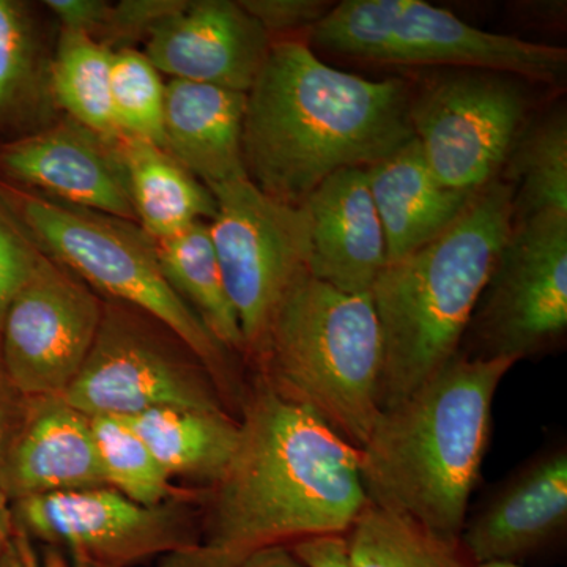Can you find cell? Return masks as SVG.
<instances>
[{
	"label": "cell",
	"mask_w": 567,
	"mask_h": 567,
	"mask_svg": "<svg viewBox=\"0 0 567 567\" xmlns=\"http://www.w3.org/2000/svg\"><path fill=\"white\" fill-rule=\"evenodd\" d=\"M118 144L137 226L153 241L167 240L194 223L215 218L210 189L163 147L132 137H121Z\"/></svg>",
	"instance_id": "cell-22"
},
{
	"label": "cell",
	"mask_w": 567,
	"mask_h": 567,
	"mask_svg": "<svg viewBox=\"0 0 567 567\" xmlns=\"http://www.w3.org/2000/svg\"><path fill=\"white\" fill-rule=\"evenodd\" d=\"M91 421L104 486L144 506L182 498L171 476L132 425L115 416H95Z\"/></svg>",
	"instance_id": "cell-28"
},
{
	"label": "cell",
	"mask_w": 567,
	"mask_h": 567,
	"mask_svg": "<svg viewBox=\"0 0 567 567\" xmlns=\"http://www.w3.org/2000/svg\"><path fill=\"white\" fill-rule=\"evenodd\" d=\"M188 499L144 506L107 486L29 496L11 503L14 525L58 551L70 567H133L196 543Z\"/></svg>",
	"instance_id": "cell-11"
},
{
	"label": "cell",
	"mask_w": 567,
	"mask_h": 567,
	"mask_svg": "<svg viewBox=\"0 0 567 567\" xmlns=\"http://www.w3.org/2000/svg\"><path fill=\"white\" fill-rule=\"evenodd\" d=\"M52 55L31 3L0 0V142L58 121Z\"/></svg>",
	"instance_id": "cell-21"
},
{
	"label": "cell",
	"mask_w": 567,
	"mask_h": 567,
	"mask_svg": "<svg viewBox=\"0 0 567 567\" xmlns=\"http://www.w3.org/2000/svg\"><path fill=\"white\" fill-rule=\"evenodd\" d=\"M167 281L229 352L245 354V339L213 248L207 221L155 241Z\"/></svg>",
	"instance_id": "cell-24"
},
{
	"label": "cell",
	"mask_w": 567,
	"mask_h": 567,
	"mask_svg": "<svg viewBox=\"0 0 567 567\" xmlns=\"http://www.w3.org/2000/svg\"><path fill=\"white\" fill-rule=\"evenodd\" d=\"M274 39L234 0H183L145 40L144 54L171 80L248 93Z\"/></svg>",
	"instance_id": "cell-15"
},
{
	"label": "cell",
	"mask_w": 567,
	"mask_h": 567,
	"mask_svg": "<svg viewBox=\"0 0 567 567\" xmlns=\"http://www.w3.org/2000/svg\"><path fill=\"white\" fill-rule=\"evenodd\" d=\"M301 205L311 223L309 274L341 292L369 295L388 265V246L368 171H338Z\"/></svg>",
	"instance_id": "cell-17"
},
{
	"label": "cell",
	"mask_w": 567,
	"mask_h": 567,
	"mask_svg": "<svg viewBox=\"0 0 567 567\" xmlns=\"http://www.w3.org/2000/svg\"><path fill=\"white\" fill-rule=\"evenodd\" d=\"M257 375L360 450L380 416L382 334L369 295L309 271L284 292L251 357Z\"/></svg>",
	"instance_id": "cell-5"
},
{
	"label": "cell",
	"mask_w": 567,
	"mask_h": 567,
	"mask_svg": "<svg viewBox=\"0 0 567 567\" xmlns=\"http://www.w3.org/2000/svg\"><path fill=\"white\" fill-rule=\"evenodd\" d=\"M0 567H70L65 558L58 551L41 554L37 543L17 528L3 554L0 555Z\"/></svg>",
	"instance_id": "cell-36"
},
{
	"label": "cell",
	"mask_w": 567,
	"mask_h": 567,
	"mask_svg": "<svg viewBox=\"0 0 567 567\" xmlns=\"http://www.w3.org/2000/svg\"><path fill=\"white\" fill-rule=\"evenodd\" d=\"M103 298L44 256L11 298L0 323V353L25 398L62 395L91 352Z\"/></svg>",
	"instance_id": "cell-13"
},
{
	"label": "cell",
	"mask_w": 567,
	"mask_h": 567,
	"mask_svg": "<svg viewBox=\"0 0 567 567\" xmlns=\"http://www.w3.org/2000/svg\"><path fill=\"white\" fill-rule=\"evenodd\" d=\"M183 0H122L112 3L110 20L104 29L102 43L112 52L132 48L130 44L147 40L153 29L173 14Z\"/></svg>",
	"instance_id": "cell-31"
},
{
	"label": "cell",
	"mask_w": 567,
	"mask_h": 567,
	"mask_svg": "<svg viewBox=\"0 0 567 567\" xmlns=\"http://www.w3.org/2000/svg\"><path fill=\"white\" fill-rule=\"evenodd\" d=\"M125 421L171 480L183 477L205 488L224 475L240 439L238 417L229 412L164 406Z\"/></svg>",
	"instance_id": "cell-23"
},
{
	"label": "cell",
	"mask_w": 567,
	"mask_h": 567,
	"mask_svg": "<svg viewBox=\"0 0 567 567\" xmlns=\"http://www.w3.org/2000/svg\"><path fill=\"white\" fill-rule=\"evenodd\" d=\"M511 360L451 358L380 413L360 447L369 505L458 543L492 435V406Z\"/></svg>",
	"instance_id": "cell-3"
},
{
	"label": "cell",
	"mask_w": 567,
	"mask_h": 567,
	"mask_svg": "<svg viewBox=\"0 0 567 567\" xmlns=\"http://www.w3.org/2000/svg\"><path fill=\"white\" fill-rule=\"evenodd\" d=\"M62 398L89 417L128 420L164 406L229 412L210 372L177 336L104 298L91 352Z\"/></svg>",
	"instance_id": "cell-8"
},
{
	"label": "cell",
	"mask_w": 567,
	"mask_h": 567,
	"mask_svg": "<svg viewBox=\"0 0 567 567\" xmlns=\"http://www.w3.org/2000/svg\"><path fill=\"white\" fill-rule=\"evenodd\" d=\"M43 6L61 22V31L84 33L96 41L102 39L112 9L103 0H48Z\"/></svg>",
	"instance_id": "cell-33"
},
{
	"label": "cell",
	"mask_w": 567,
	"mask_h": 567,
	"mask_svg": "<svg viewBox=\"0 0 567 567\" xmlns=\"http://www.w3.org/2000/svg\"><path fill=\"white\" fill-rule=\"evenodd\" d=\"M246 93L181 80L166 84L163 148L208 189L244 181Z\"/></svg>",
	"instance_id": "cell-19"
},
{
	"label": "cell",
	"mask_w": 567,
	"mask_h": 567,
	"mask_svg": "<svg viewBox=\"0 0 567 567\" xmlns=\"http://www.w3.org/2000/svg\"><path fill=\"white\" fill-rule=\"evenodd\" d=\"M118 142L61 118L40 132L0 142V182L137 224Z\"/></svg>",
	"instance_id": "cell-14"
},
{
	"label": "cell",
	"mask_w": 567,
	"mask_h": 567,
	"mask_svg": "<svg viewBox=\"0 0 567 567\" xmlns=\"http://www.w3.org/2000/svg\"><path fill=\"white\" fill-rule=\"evenodd\" d=\"M44 256L0 194V323L11 298L31 278Z\"/></svg>",
	"instance_id": "cell-30"
},
{
	"label": "cell",
	"mask_w": 567,
	"mask_h": 567,
	"mask_svg": "<svg viewBox=\"0 0 567 567\" xmlns=\"http://www.w3.org/2000/svg\"><path fill=\"white\" fill-rule=\"evenodd\" d=\"M104 486L91 417L62 395L29 399L24 420L0 461V491L29 496Z\"/></svg>",
	"instance_id": "cell-18"
},
{
	"label": "cell",
	"mask_w": 567,
	"mask_h": 567,
	"mask_svg": "<svg viewBox=\"0 0 567 567\" xmlns=\"http://www.w3.org/2000/svg\"><path fill=\"white\" fill-rule=\"evenodd\" d=\"M567 528L566 446L540 451L507 477L475 516L462 548L475 565L514 561L550 546Z\"/></svg>",
	"instance_id": "cell-16"
},
{
	"label": "cell",
	"mask_w": 567,
	"mask_h": 567,
	"mask_svg": "<svg viewBox=\"0 0 567 567\" xmlns=\"http://www.w3.org/2000/svg\"><path fill=\"white\" fill-rule=\"evenodd\" d=\"M317 47L386 65H457L558 82L567 51L473 28L424 0H344L311 29Z\"/></svg>",
	"instance_id": "cell-7"
},
{
	"label": "cell",
	"mask_w": 567,
	"mask_h": 567,
	"mask_svg": "<svg viewBox=\"0 0 567 567\" xmlns=\"http://www.w3.org/2000/svg\"><path fill=\"white\" fill-rule=\"evenodd\" d=\"M212 193V244L251 358L284 292L309 271L311 223L303 205L274 199L248 178Z\"/></svg>",
	"instance_id": "cell-10"
},
{
	"label": "cell",
	"mask_w": 567,
	"mask_h": 567,
	"mask_svg": "<svg viewBox=\"0 0 567 567\" xmlns=\"http://www.w3.org/2000/svg\"><path fill=\"white\" fill-rule=\"evenodd\" d=\"M28 405L29 398L14 385L0 353V461L6 456L11 440L20 429Z\"/></svg>",
	"instance_id": "cell-35"
},
{
	"label": "cell",
	"mask_w": 567,
	"mask_h": 567,
	"mask_svg": "<svg viewBox=\"0 0 567 567\" xmlns=\"http://www.w3.org/2000/svg\"><path fill=\"white\" fill-rule=\"evenodd\" d=\"M527 100L514 78L461 73L412 99L410 123L443 185L475 193L495 181L524 130Z\"/></svg>",
	"instance_id": "cell-12"
},
{
	"label": "cell",
	"mask_w": 567,
	"mask_h": 567,
	"mask_svg": "<svg viewBox=\"0 0 567 567\" xmlns=\"http://www.w3.org/2000/svg\"><path fill=\"white\" fill-rule=\"evenodd\" d=\"M475 567H524L514 561H486L475 565Z\"/></svg>",
	"instance_id": "cell-39"
},
{
	"label": "cell",
	"mask_w": 567,
	"mask_h": 567,
	"mask_svg": "<svg viewBox=\"0 0 567 567\" xmlns=\"http://www.w3.org/2000/svg\"><path fill=\"white\" fill-rule=\"evenodd\" d=\"M289 547L303 567H353L342 535L309 537Z\"/></svg>",
	"instance_id": "cell-34"
},
{
	"label": "cell",
	"mask_w": 567,
	"mask_h": 567,
	"mask_svg": "<svg viewBox=\"0 0 567 567\" xmlns=\"http://www.w3.org/2000/svg\"><path fill=\"white\" fill-rule=\"evenodd\" d=\"M346 537L353 567H475L461 543L372 505Z\"/></svg>",
	"instance_id": "cell-27"
},
{
	"label": "cell",
	"mask_w": 567,
	"mask_h": 567,
	"mask_svg": "<svg viewBox=\"0 0 567 567\" xmlns=\"http://www.w3.org/2000/svg\"><path fill=\"white\" fill-rule=\"evenodd\" d=\"M0 194L41 251L104 300L144 312L188 347L210 372L229 412L238 417L246 391L233 352L216 341L167 281L155 241L137 224L82 210L0 182Z\"/></svg>",
	"instance_id": "cell-6"
},
{
	"label": "cell",
	"mask_w": 567,
	"mask_h": 567,
	"mask_svg": "<svg viewBox=\"0 0 567 567\" xmlns=\"http://www.w3.org/2000/svg\"><path fill=\"white\" fill-rule=\"evenodd\" d=\"M365 171L385 230L388 264L415 252L450 229L476 193L443 185L425 162L415 136Z\"/></svg>",
	"instance_id": "cell-20"
},
{
	"label": "cell",
	"mask_w": 567,
	"mask_h": 567,
	"mask_svg": "<svg viewBox=\"0 0 567 567\" xmlns=\"http://www.w3.org/2000/svg\"><path fill=\"white\" fill-rule=\"evenodd\" d=\"M112 51L92 37L61 31L52 52L51 87L65 117L104 140L121 141L111 103Z\"/></svg>",
	"instance_id": "cell-25"
},
{
	"label": "cell",
	"mask_w": 567,
	"mask_h": 567,
	"mask_svg": "<svg viewBox=\"0 0 567 567\" xmlns=\"http://www.w3.org/2000/svg\"><path fill=\"white\" fill-rule=\"evenodd\" d=\"M513 226V185L495 178L450 229L386 265L369 292L382 334L380 412L405 401L461 350Z\"/></svg>",
	"instance_id": "cell-4"
},
{
	"label": "cell",
	"mask_w": 567,
	"mask_h": 567,
	"mask_svg": "<svg viewBox=\"0 0 567 567\" xmlns=\"http://www.w3.org/2000/svg\"><path fill=\"white\" fill-rule=\"evenodd\" d=\"M238 423L226 472L203 492L196 543L159 567H235L264 548L346 536L369 505L360 450L260 375L246 385Z\"/></svg>",
	"instance_id": "cell-1"
},
{
	"label": "cell",
	"mask_w": 567,
	"mask_h": 567,
	"mask_svg": "<svg viewBox=\"0 0 567 567\" xmlns=\"http://www.w3.org/2000/svg\"><path fill=\"white\" fill-rule=\"evenodd\" d=\"M514 219L567 212V115L563 106L524 126L506 159Z\"/></svg>",
	"instance_id": "cell-26"
},
{
	"label": "cell",
	"mask_w": 567,
	"mask_h": 567,
	"mask_svg": "<svg viewBox=\"0 0 567 567\" xmlns=\"http://www.w3.org/2000/svg\"><path fill=\"white\" fill-rule=\"evenodd\" d=\"M249 14L268 35H279L312 28L322 20L333 3L322 0H240Z\"/></svg>",
	"instance_id": "cell-32"
},
{
	"label": "cell",
	"mask_w": 567,
	"mask_h": 567,
	"mask_svg": "<svg viewBox=\"0 0 567 567\" xmlns=\"http://www.w3.org/2000/svg\"><path fill=\"white\" fill-rule=\"evenodd\" d=\"M235 567H303V565L295 557L290 547L278 546L256 551Z\"/></svg>",
	"instance_id": "cell-37"
},
{
	"label": "cell",
	"mask_w": 567,
	"mask_h": 567,
	"mask_svg": "<svg viewBox=\"0 0 567 567\" xmlns=\"http://www.w3.org/2000/svg\"><path fill=\"white\" fill-rule=\"evenodd\" d=\"M14 532H17V525H14L10 499L0 491V555L9 546Z\"/></svg>",
	"instance_id": "cell-38"
},
{
	"label": "cell",
	"mask_w": 567,
	"mask_h": 567,
	"mask_svg": "<svg viewBox=\"0 0 567 567\" xmlns=\"http://www.w3.org/2000/svg\"><path fill=\"white\" fill-rule=\"evenodd\" d=\"M567 331V212L514 219L461 350L514 363L547 353Z\"/></svg>",
	"instance_id": "cell-9"
},
{
	"label": "cell",
	"mask_w": 567,
	"mask_h": 567,
	"mask_svg": "<svg viewBox=\"0 0 567 567\" xmlns=\"http://www.w3.org/2000/svg\"><path fill=\"white\" fill-rule=\"evenodd\" d=\"M412 95L320 61L306 41L274 40L246 93V177L267 196L301 205L338 171L371 167L413 137Z\"/></svg>",
	"instance_id": "cell-2"
},
{
	"label": "cell",
	"mask_w": 567,
	"mask_h": 567,
	"mask_svg": "<svg viewBox=\"0 0 567 567\" xmlns=\"http://www.w3.org/2000/svg\"><path fill=\"white\" fill-rule=\"evenodd\" d=\"M166 84L144 52L123 48L112 52L111 103L121 137L163 147Z\"/></svg>",
	"instance_id": "cell-29"
}]
</instances>
